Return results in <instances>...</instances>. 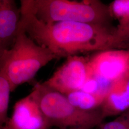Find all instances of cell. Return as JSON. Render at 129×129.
<instances>
[{
	"instance_id": "cell-9",
	"label": "cell",
	"mask_w": 129,
	"mask_h": 129,
	"mask_svg": "<svg viewBox=\"0 0 129 129\" xmlns=\"http://www.w3.org/2000/svg\"><path fill=\"white\" fill-rule=\"evenodd\" d=\"M129 109V71L112 84L100 110L103 119Z\"/></svg>"
},
{
	"instance_id": "cell-14",
	"label": "cell",
	"mask_w": 129,
	"mask_h": 129,
	"mask_svg": "<svg viewBox=\"0 0 129 129\" xmlns=\"http://www.w3.org/2000/svg\"><path fill=\"white\" fill-rule=\"evenodd\" d=\"M115 38L118 47L129 43V19L124 23L119 24L116 29Z\"/></svg>"
},
{
	"instance_id": "cell-11",
	"label": "cell",
	"mask_w": 129,
	"mask_h": 129,
	"mask_svg": "<svg viewBox=\"0 0 129 129\" xmlns=\"http://www.w3.org/2000/svg\"><path fill=\"white\" fill-rule=\"evenodd\" d=\"M11 92L8 78L3 72L0 71V128L5 124L9 119L8 110Z\"/></svg>"
},
{
	"instance_id": "cell-1",
	"label": "cell",
	"mask_w": 129,
	"mask_h": 129,
	"mask_svg": "<svg viewBox=\"0 0 129 129\" xmlns=\"http://www.w3.org/2000/svg\"><path fill=\"white\" fill-rule=\"evenodd\" d=\"M21 10L19 26L38 45L50 50L57 59L118 47L116 29L110 25L72 22L46 23Z\"/></svg>"
},
{
	"instance_id": "cell-3",
	"label": "cell",
	"mask_w": 129,
	"mask_h": 129,
	"mask_svg": "<svg viewBox=\"0 0 129 129\" xmlns=\"http://www.w3.org/2000/svg\"><path fill=\"white\" fill-rule=\"evenodd\" d=\"M55 59L50 50L38 45L19 26L13 47L0 54V71L6 76L13 92L32 80L42 68Z\"/></svg>"
},
{
	"instance_id": "cell-5",
	"label": "cell",
	"mask_w": 129,
	"mask_h": 129,
	"mask_svg": "<svg viewBox=\"0 0 129 129\" xmlns=\"http://www.w3.org/2000/svg\"><path fill=\"white\" fill-rule=\"evenodd\" d=\"M91 78L96 79L102 93L107 94L112 84L129 71L128 51H100L88 59Z\"/></svg>"
},
{
	"instance_id": "cell-2",
	"label": "cell",
	"mask_w": 129,
	"mask_h": 129,
	"mask_svg": "<svg viewBox=\"0 0 129 129\" xmlns=\"http://www.w3.org/2000/svg\"><path fill=\"white\" fill-rule=\"evenodd\" d=\"M21 9L45 23L72 22L110 25L109 6L99 0H21Z\"/></svg>"
},
{
	"instance_id": "cell-12",
	"label": "cell",
	"mask_w": 129,
	"mask_h": 129,
	"mask_svg": "<svg viewBox=\"0 0 129 129\" xmlns=\"http://www.w3.org/2000/svg\"><path fill=\"white\" fill-rule=\"evenodd\" d=\"M112 17L119 21V24L124 23L129 19V0H115L109 6Z\"/></svg>"
},
{
	"instance_id": "cell-16",
	"label": "cell",
	"mask_w": 129,
	"mask_h": 129,
	"mask_svg": "<svg viewBox=\"0 0 129 129\" xmlns=\"http://www.w3.org/2000/svg\"><path fill=\"white\" fill-rule=\"evenodd\" d=\"M128 53H129V50H128Z\"/></svg>"
},
{
	"instance_id": "cell-13",
	"label": "cell",
	"mask_w": 129,
	"mask_h": 129,
	"mask_svg": "<svg viewBox=\"0 0 129 129\" xmlns=\"http://www.w3.org/2000/svg\"><path fill=\"white\" fill-rule=\"evenodd\" d=\"M101 129H129V109L111 121L102 123Z\"/></svg>"
},
{
	"instance_id": "cell-8",
	"label": "cell",
	"mask_w": 129,
	"mask_h": 129,
	"mask_svg": "<svg viewBox=\"0 0 129 129\" xmlns=\"http://www.w3.org/2000/svg\"><path fill=\"white\" fill-rule=\"evenodd\" d=\"M21 17V8L14 1L0 0V54L13 46Z\"/></svg>"
},
{
	"instance_id": "cell-15",
	"label": "cell",
	"mask_w": 129,
	"mask_h": 129,
	"mask_svg": "<svg viewBox=\"0 0 129 129\" xmlns=\"http://www.w3.org/2000/svg\"><path fill=\"white\" fill-rule=\"evenodd\" d=\"M1 129H9L8 126L6 124H5L2 127H1Z\"/></svg>"
},
{
	"instance_id": "cell-6",
	"label": "cell",
	"mask_w": 129,
	"mask_h": 129,
	"mask_svg": "<svg viewBox=\"0 0 129 129\" xmlns=\"http://www.w3.org/2000/svg\"><path fill=\"white\" fill-rule=\"evenodd\" d=\"M90 78L88 58L82 56L72 55L68 57L51 77L43 83L66 95L80 90Z\"/></svg>"
},
{
	"instance_id": "cell-7",
	"label": "cell",
	"mask_w": 129,
	"mask_h": 129,
	"mask_svg": "<svg viewBox=\"0 0 129 129\" xmlns=\"http://www.w3.org/2000/svg\"><path fill=\"white\" fill-rule=\"evenodd\" d=\"M5 124L9 129H49L52 127L31 94L16 102L12 116Z\"/></svg>"
},
{
	"instance_id": "cell-10",
	"label": "cell",
	"mask_w": 129,
	"mask_h": 129,
	"mask_svg": "<svg viewBox=\"0 0 129 129\" xmlns=\"http://www.w3.org/2000/svg\"><path fill=\"white\" fill-rule=\"evenodd\" d=\"M69 102L83 111L96 110L100 108L105 95L100 94H92L81 90L69 93L65 95Z\"/></svg>"
},
{
	"instance_id": "cell-4",
	"label": "cell",
	"mask_w": 129,
	"mask_h": 129,
	"mask_svg": "<svg viewBox=\"0 0 129 129\" xmlns=\"http://www.w3.org/2000/svg\"><path fill=\"white\" fill-rule=\"evenodd\" d=\"M37 102L51 127L59 129H90L100 125L104 120L100 109L81 110L72 105L67 97L38 83L30 93Z\"/></svg>"
}]
</instances>
